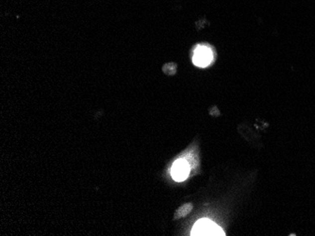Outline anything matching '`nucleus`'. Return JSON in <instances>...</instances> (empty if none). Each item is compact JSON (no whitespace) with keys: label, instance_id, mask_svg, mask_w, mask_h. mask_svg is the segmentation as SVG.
I'll list each match as a JSON object with an SVG mask.
<instances>
[{"label":"nucleus","instance_id":"423d86ee","mask_svg":"<svg viewBox=\"0 0 315 236\" xmlns=\"http://www.w3.org/2000/svg\"><path fill=\"white\" fill-rule=\"evenodd\" d=\"M209 112L212 117H219L220 116V111H219V109L217 108L216 106H211L210 109L209 110Z\"/></svg>","mask_w":315,"mask_h":236},{"label":"nucleus","instance_id":"20e7f679","mask_svg":"<svg viewBox=\"0 0 315 236\" xmlns=\"http://www.w3.org/2000/svg\"><path fill=\"white\" fill-rule=\"evenodd\" d=\"M194 208V205L192 203H184L182 204L181 206H180V208H178L176 213H175V216H174V219H180L182 218H185L186 216H188L190 213L192 212Z\"/></svg>","mask_w":315,"mask_h":236},{"label":"nucleus","instance_id":"39448f33","mask_svg":"<svg viewBox=\"0 0 315 236\" xmlns=\"http://www.w3.org/2000/svg\"><path fill=\"white\" fill-rule=\"evenodd\" d=\"M162 72L167 76H174L177 73V64L168 62L162 66Z\"/></svg>","mask_w":315,"mask_h":236},{"label":"nucleus","instance_id":"f257e3e1","mask_svg":"<svg viewBox=\"0 0 315 236\" xmlns=\"http://www.w3.org/2000/svg\"><path fill=\"white\" fill-rule=\"evenodd\" d=\"M192 236H225V234L212 221L204 219L199 220L194 226Z\"/></svg>","mask_w":315,"mask_h":236},{"label":"nucleus","instance_id":"7ed1b4c3","mask_svg":"<svg viewBox=\"0 0 315 236\" xmlns=\"http://www.w3.org/2000/svg\"><path fill=\"white\" fill-rule=\"evenodd\" d=\"M190 167L191 166L185 159L177 160L172 167L173 178L178 182L184 181L189 176Z\"/></svg>","mask_w":315,"mask_h":236},{"label":"nucleus","instance_id":"f03ea898","mask_svg":"<svg viewBox=\"0 0 315 236\" xmlns=\"http://www.w3.org/2000/svg\"><path fill=\"white\" fill-rule=\"evenodd\" d=\"M212 62V53L207 46L199 45L197 47L193 58V62L198 67H207Z\"/></svg>","mask_w":315,"mask_h":236}]
</instances>
